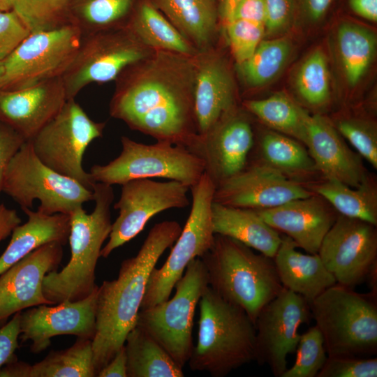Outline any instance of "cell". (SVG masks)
<instances>
[{"instance_id":"obj_1","label":"cell","mask_w":377,"mask_h":377,"mask_svg":"<svg viewBox=\"0 0 377 377\" xmlns=\"http://www.w3.org/2000/svg\"><path fill=\"white\" fill-rule=\"evenodd\" d=\"M169 53L121 72L110 114L157 141L188 148L198 135L193 100L196 71L187 56Z\"/></svg>"},{"instance_id":"obj_2","label":"cell","mask_w":377,"mask_h":377,"mask_svg":"<svg viewBox=\"0 0 377 377\" xmlns=\"http://www.w3.org/2000/svg\"><path fill=\"white\" fill-rule=\"evenodd\" d=\"M182 230L175 221L155 224L137 255L121 263L118 277L98 286L96 327L92 339L96 376L124 346L128 334L135 327L150 274Z\"/></svg>"},{"instance_id":"obj_3","label":"cell","mask_w":377,"mask_h":377,"mask_svg":"<svg viewBox=\"0 0 377 377\" xmlns=\"http://www.w3.org/2000/svg\"><path fill=\"white\" fill-rule=\"evenodd\" d=\"M200 258L208 286L242 309L254 324L262 309L283 288L273 258L231 237L215 234L211 248Z\"/></svg>"},{"instance_id":"obj_4","label":"cell","mask_w":377,"mask_h":377,"mask_svg":"<svg viewBox=\"0 0 377 377\" xmlns=\"http://www.w3.org/2000/svg\"><path fill=\"white\" fill-rule=\"evenodd\" d=\"M93 191L94 211L87 214L82 206L70 214L69 262L61 271L50 272L43 279V294L52 305L80 300L98 287L95 270L111 232L110 207L114 195L111 185L101 182L94 184Z\"/></svg>"},{"instance_id":"obj_5","label":"cell","mask_w":377,"mask_h":377,"mask_svg":"<svg viewBox=\"0 0 377 377\" xmlns=\"http://www.w3.org/2000/svg\"><path fill=\"white\" fill-rule=\"evenodd\" d=\"M198 303V340L188 361L191 369L224 377L255 360L256 327L247 313L209 286Z\"/></svg>"},{"instance_id":"obj_6","label":"cell","mask_w":377,"mask_h":377,"mask_svg":"<svg viewBox=\"0 0 377 377\" xmlns=\"http://www.w3.org/2000/svg\"><path fill=\"white\" fill-rule=\"evenodd\" d=\"M309 305L327 356L363 357L376 353V293H360L336 283Z\"/></svg>"},{"instance_id":"obj_7","label":"cell","mask_w":377,"mask_h":377,"mask_svg":"<svg viewBox=\"0 0 377 377\" xmlns=\"http://www.w3.org/2000/svg\"><path fill=\"white\" fill-rule=\"evenodd\" d=\"M2 191L22 207H33L45 214L70 215L84 202L94 200L93 190L45 165L35 154L31 142L25 141L6 169Z\"/></svg>"},{"instance_id":"obj_8","label":"cell","mask_w":377,"mask_h":377,"mask_svg":"<svg viewBox=\"0 0 377 377\" xmlns=\"http://www.w3.org/2000/svg\"><path fill=\"white\" fill-rule=\"evenodd\" d=\"M121 151L105 165H94L89 174L96 182L123 184L138 179L165 178L191 188L205 172L201 158L186 147L168 142L147 145L121 138Z\"/></svg>"},{"instance_id":"obj_9","label":"cell","mask_w":377,"mask_h":377,"mask_svg":"<svg viewBox=\"0 0 377 377\" xmlns=\"http://www.w3.org/2000/svg\"><path fill=\"white\" fill-rule=\"evenodd\" d=\"M207 286L206 268L202 259L195 258L175 284L172 299L138 312L135 326L154 339L182 368L193 349L195 310Z\"/></svg>"},{"instance_id":"obj_10","label":"cell","mask_w":377,"mask_h":377,"mask_svg":"<svg viewBox=\"0 0 377 377\" xmlns=\"http://www.w3.org/2000/svg\"><path fill=\"white\" fill-rule=\"evenodd\" d=\"M215 188L205 172L190 188L192 204L189 216L165 263L152 269L140 310L168 300L189 263L201 258L211 248L215 235L212 214Z\"/></svg>"},{"instance_id":"obj_11","label":"cell","mask_w":377,"mask_h":377,"mask_svg":"<svg viewBox=\"0 0 377 377\" xmlns=\"http://www.w3.org/2000/svg\"><path fill=\"white\" fill-rule=\"evenodd\" d=\"M82 33L73 24L31 32L1 61L0 91H15L61 77L73 61Z\"/></svg>"},{"instance_id":"obj_12","label":"cell","mask_w":377,"mask_h":377,"mask_svg":"<svg viewBox=\"0 0 377 377\" xmlns=\"http://www.w3.org/2000/svg\"><path fill=\"white\" fill-rule=\"evenodd\" d=\"M105 126L91 119L75 98L68 99L30 141L45 165L93 190L96 182L84 170L82 158L89 144L102 137Z\"/></svg>"},{"instance_id":"obj_13","label":"cell","mask_w":377,"mask_h":377,"mask_svg":"<svg viewBox=\"0 0 377 377\" xmlns=\"http://www.w3.org/2000/svg\"><path fill=\"white\" fill-rule=\"evenodd\" d=\"M128 27L82 34L76 55L61 77L67 99L91 83L116 80L128 66L145 60L147 50Z\"/></svg>"},{"instance_id":"obj_14","label":"cell","mask_w":377,"mask_h":377,"mask_svg":"<svg viewBox=\"0 0 377 377\" xmlns=\"http://www.w3.org/2000/svg\"><path fill=\"white\" fill-rule=\"evenodd\" d=\"M189 189L175 180L138 179L121 184L120 197L114 205L119 215L112 224L109 239L101 249V257L108 258L114 249L133 239L156 214L170 209L186 207L190 203L187 196Z\"/></svg>"},{"instance_id":"obj_15","label":"cell","mask_w":377,"mask_h":377,"mask_svg":"<svg viewBox=\"0 0 377 377\" xmlns=\"http://www.w3.org/2000/svg\"><path fill=\"white\" fill-rule=\"evenodd\" d=\"M311 317L309 303L285 288L259 313L256 323V357L267 364L273 375L281 377L287 369V357L297 348L300 327Z\"/></svg>"},{"instance_id":"obj_16","label":"cell","mask_w":377,"mask_h":377,"mask_svg":"<svg viewBox=\"0 0 377 377\" xmlns=\"http://www.w3.org/2000/svg\"><path fill=\"white\" fill-rule=\"evenodd\" d=\"M318 254L337 284L353 288L377 268L376 226L339 214Z\"/></svg>"},{"instance_id":"obj_17","label":"cell","mask_w":377,"mask_h":377,"mask_svg":"<svg viewBox=\"0 0 377 377\" xmlns=\"http://www.w3.org/2000/svg\"><path fill=\"white\" fill-rule=\"evenodd\" d=\"M313 193L306 185L253 161H248L241 172L216 186L214 202L230 207L261 210Z\"/></svg>"},{"instance_id":"obj_18","label":"cell","mask_w":377,"mask_h":377,"mask_svg":"<svg viewBox=\"0 0 377 377\" xmlns=\"http://www.w3.org/2000/svg\"><path fill=\"white\" fill-rule=\"evenodd\" d=\"M253 145L251 123L236 108L187 149L202 159L204 172L216 186L246 167Z\"/></svg>"},{"instance_id":"obj_19","label":"cell","mask_w":377,"mask_h":377,"mask_svg":"<svg viewBox=\"0 0 377 377\" xmlns=\"http://www.w3.org/2000/svg\"><path fill=\"white\" fill-rule=\"evenodd\" d=\"M98 287L89 296L77 301H64L54 306L40 304L22 313V343L30 341V350L40 353L51 344V338L75 335L93 339L96 333Z\"/></svg>"},{"instance_id":"obj_20","label":"cell","mask_w":377,"mask_h":377,"mask_svg":"<svg viewBox=\"0 0 377 377\" xmlns=\"http://www.w3.org/2000/svg\"><path fill=\"white\" fill-rule=\"evenodd\" d=\"M63 258V245L46 243L34 249L0 274V327L23 309L52 305L43 292V281L57 270Z\"/></svg>"},{"instance_id":"obj_21","label":"cell","mask_w":377,"mask_h":377,"mask_svg":"<svg viewBox=\"0 0 377 377\" xmlns=\"http://www.w3.org/2000/svg\"><path fill=\"white\" fill-rule=\"evenodd\" d=\"M61 77L15 91H0V121L31 140L67 101Z\"/></svg>"},{"instance_id":"obj_22","label":"cell","mask_w":377,"mask_h":377,"mask_svg":"<svg viewBox=\"0 0 377 377\" xmlns=\"http://www.w3.org/2000/svg\"><path fill=\"white\" fill-rule=\"evenodd\" d=\"M306 127L305 146L321 177L358 186L369 174L362 158L348 146L331 120L308 113Z\"/></svg>"},{"instance_id":"obj_23","label":"cell","mask_w":377,"mask_h":377,"mask_svg":"<svg viewBox=\"0 0 377 377\" xmlns=\"http://www.w3.org/2000/svg\"><path fill=\"white\" fill-rule=\"evenodd\" d=\"M255 211L272 228L311 254L318 253L339 215L326 200L314 193L273 208Z\"/></svg>"},{"instance_id":"obj_24","label":"cell","mask_w":377,"mask_h":377,"mask_svg":"<svg viewBox=\"0 0 377 377\" xmlns=\"http://www.w3.org/2000/svg\"><path fill=\"white\" fill-rule=\"evenodd\" d=\"M194 111L198 135H204L237 108L232 79L216 58L203 61L195 73Z\"/></svg>"},{"instance_id":"obj_25","label":"cell","mask_w":377,"mask_h":377,"mask_svg":"<svg viewBox=\"0 0 377 377\" xmlns=\"http://www.w3.org/2000/svg\"><path fill=\"white\" fill-rule=\"evenodd\" d=\"M297 247L291 238L281 235L273 260L283 287L310 303L337 281L318 253L304 254Z\"/></svg>"},{"instance_id":"obj_26","label":"cell","mask_w":377,"mask_h":377,"mask_svg":"<svg viewBox=\"0 0 377 377\" xmlns=\"http://www.w3.org/2000/svg\"><path fill=\"white\" fill-rule=\"evenodd\" d=\"M22 209L28 220L13 230L10 243L0 256V274L43 244L57 242L64 245L68 240L70 215H48L28 207Z\"/></svg>"},{"instance_id":"obj_27","label":"cell","mask_w":377,"mask_h":377,"mask_svg":"<svg viewBox=\"0 0 377 377\" xmlns=\"http://www.w3.org/2000/svg\"><path fill=\"white\" fill-rule=\"evenodd\" d=\"M212 214L214 234L231 237L267 257H274L281 235L256 211L213 202Z\"/></svg>"},{"instance_id":"obj_28","label":"cell","mask_w":377,"mask_h":377,"mask_svg":"<svg viewBox=\"0 0 377 377\" xmlns=\"http://www.w3.org/2000/svg\"><path fill=\"white\" fill-rule=\"evenodd\" d=\"M92 340L78 338L71 347L51 351L31 365L17 358L0 369V377H94Z\"/></svg>"},{"instance_id":"obj_29","label":"cell","mask_w":377,"mask_h":377,"mask_svg":"<svg viewBox=\"0 0 377 377\" xmlns=\"http://www.w3.org/2000/svg\"><path fill=\"white\" fill-rule=\"evenodd\" d=\"M258 154V158L255 161L307 187L323 179L306 146L286 135L266 131L259 139Z\"/></svg>"},{"instance_id":"obj_30","label":"cell","mask_w":377,"mask_h":377,"mask_svg":"<svg viewBox=\"0 0 377 377\" xmlns=\"http://www.w3.org/2000/svg\"><path fill=\"white\" fill-rule=\"evenodd\" d=\"M308 188L325 200L341 215L377 225V183L368 174L357 187L322 179Z\"/></svg>"},{"instance_id":"obj_31","label":"cell","mask_w":377,"mask_h":377,"mask_svg":"<svg viewBox=\"0 0 377 377\" xmlns=\"http://www.w3.org/2000/svg\"><path fill=\"white\" fill-rule=\"evenodd\" d=\"M127 377H183L181 367L149 334L135 326L125 343Z\"/></svg>"},{"instance_id":"obj_32","label":"cell","mask_w":377,"mask_h":377,"mask_svg":"<svg viewBox=\"0 0 377 377\" xmlns=\"http://www.w3.org/2000/svg\"><path fill=\"white\" fill-rule=\"evenodd\" d=\"M154 1L186 39L199 45L209 41L216 23V10L212 0Z\"/></svg>"},{"instance_id":"obj_33","label":"cell","mask_w":377,"mask_h":377,"mask_svg":"<svg viewBox=\"0 0 377 377\" xmlns=\"http://www.w3.org/2000/svg\"><path fill=\"white\" fill-rule=\"evenodd\" d=\"M243 106L271 130L305 145L306 119L309 112L286 95L276 94L264 99L246 100Z\"/></svg>"},{"instance_id":"obj_34","label":"cell","mask_w":377,"mask_h":377,"mask_svg":"<svg viewBox=\"0 0 377 377\" xmlns=\"http://www.w3.org/2000/svg\"><path fill=\"white\" fill-rule=\"evenodd\" d=\"M127 27L145 46L149 45L187 57L193 52L188 40L148 3L140 6Z\"/></svg>"},{"instance_id":"obj_35","label":"cell","mask_w":377,"mask_h":377,"mask_svg":"<svg viewBox=\"0 0 377 377\" xmlns=\"http://www.w3.org/2000/svg\"><path fill=\"white\" fill-rule=\"evenodd\" d=\"M337 45L347 82L355 86L371 64L376 49V36L366 27L343 22L338 28Z\"/></svg>"},{"instance_id":"obj_36","label":"cell","mask_w":377,"mask_h":377,"mask_svg":"<svg viewBox=\"0 0 377 377\" xmlns=\"http://www.w3.org/2000/svg\"><path fill=\"white\" fill-rule=\"evenodd\" d=\"M134 0H68L71 24L82 34L123 27L120 22L128 14Z\"/></svg>"},{"instance_id":"obj_37","label":"cell","mask_w":377,"mask_h":377,"mask_svg":"<svg viewBox=\"0 0 377 377\" xmlns=\"http://www.w3.org/2000/svg\"><path fill=\"white\" fill-rule=\"evenodd\" d=\"M291 50L290 40L284 37L261 40L253 54L239 64L244 80L253 87L267 84L283 69Z\"/></svg>"},{"instance_id":"obj_38","label":"cell","mask_w":377,"mask_h":377,"mask_svg":"<svg viewBox=\"0 0 377 377\" xmlns=\"http://www.w3.org/2000/svg\"><path fill=\"white\" fill-rule=\"evenodd\" d=\"M297 93L309 107L325 106L330 99V77L325 54L314 50L300 67L295 79Z\"/></svg>"},{"instance_id":"obj_39","label":"cell","mask_w":377,"mask_h":377,"mask_svg":"<svg viewBox=\"0 0 377 377\" xmlns=\"http://www.w3.org/2000/svg\"><path fill=\"white\" fill-rule=\"evenodd\" d=\"M12 10L31 32L71 24L68 0H10Z\"/></svg>"},{"instance_id":"obj_40","label":"cell","mask_w":377,"mask_h":377,"mask_svg":"<svg viewBox=\"0 0 377 377\" xmlns=\"http://www.w3.org/2000/svg\"><path fill=\"white\" fill-rule=\"evenodd\" d=\"M296 352L293 365L281 377H316L327 356L323 335L316 325L300 335Z\"/></svg>"},{"instance_id":"obj_41","label":"cell","mask_w":377,"mask_h":377,"mask_svg":"<svg viewBox=\"0 0 377 377\" xmlns=\"http://www.w3.org/2000/svg\"><path fill=\"white\" fill-rule=\"evenodd\" d=\"M361 157L377 168V129L374 122L359 117H345L332 122Z\"/></svg>"},{"instance_id":"obj_42","label":"cell","mask_w":377,"mask_h":377,"mask_svg":"<svg viewBox=\"0 0 377 377\" xmlns=\"http://www.w3.org/2000/svg\"><path fill=\"white\" fill-rule=\"evenodd\" d=\"M226 24L232 53L237 64H241L253 54L262 40L265 25L243 20Z\"/></svg>"},{"instance_id":"obj_43","label":"cell","mask_w":377,"mask_h":377,"mask_svg":"<svg viewBox=\"0 0 377 377\" xmlns=\"http://www.w3.org/2000/svg\"><path fill=\"white\" fill-rule=\"evenodd\" d=\"M377 358L327 356L316 377H376Z\"/></svg>"},{"instance_id":"obj_44","label":"cell","mask_w":377,"mask_h":377,"mask_svg":"<svg viewBox=\"0 0 377 377\" xmlns=\"http://www.w3.org/2000/svg\"><path fill=\"white\" fill-rule=\"evenodd\" d=\"M30 33L14 10L0 11V62L6 59Z\"/></svg>"},{"instance_id":"obj_45","label":"cell","mask_w":377,"mask_h":377,"mask_svg":"<svg viewBox=\"0 0 377 377\" xmlns=\"http://www.w3.org/2000/svg\"><path fill=\"white\" fill-rule=\"evenodd\" d=\"M265 33L275 36L285 32L295 15L296 0H265Z\"/></svg>"},{"instance_id":"obj_46","label":"cell","mask_w":377,"mask_h":377,"mask_svg":"<svg viewBox=\"0 0 377 377\" xmlns=\"http://www.w3.org/2000/svg\"><path fill=\"white\" fill-rule=\"evenodd\" d=\"M20 316L17 312L6 323L0 327V369L17 358L15 352L19 348Z\"/></svg>"},{"instance_id":"obj_47","label":"cell","mask_w":377,"mask_h":377,"mask_svg":"<svg viewBox=\"0 0 377 377\" xmlns=\"http://www.w3.org/2000/svg\"><path fill=\"white\" fill-rule=\"evenodd\" d=\"M25 141L11 127L0 121V193L8 164Z\"/></svg>"},{"instance_id":"obj_48","label":"cell","mask_w":377,"mask_h":377,"mask_svg":"<svg viewBox=\"0 0 377 377\" xmlns=\"http://www.w3.org/2000/svg\"><path fill=\"white\" fill-rule=\"evenodd\" d=\"M265 0H239L234 9L230 22L243 20L265 25Z\"/></svg>"},{"instance_id":"obj_49","label":"cell","mask_w":377,"mask_h":377,"mask_svg":"<svg viewBox=\"0 0 377 377\" xmlns=\"http://www.w3.org/2000/svg\"><path fill=\"white\" fill-rule=\"evenodd\" d=\"M98 377H127L126 355L124 346L97 374Z\"/></svg>"},{"instance_id":"obj_50","label":"cell","mask_w":377,"mask_h":377,"mask_svg":"<svg viewBox=\"0 0 377 377\" xmlns=\"http://www.w3.org/2000/svg\"><path fill=\"white\" fill-rule=\"evenodd\" d=\"M21 222L15 209H8L3 204H0V242L12 234Z\"/></svg>"},{"instance_id":"obj_51","label":"cell","mask_w":377,"mask_h":377,"mask_svg":"<svg viewBox=\"0 0 377 377\" xmlns=\"http://www.w3.org/2000/svg\"><path fill=\"white\" fill-rule=\"evenodd\" d=\"M333 0H301L306 16L313 22L320 20L329 10Z\"/></svg>"},{"instance_id":"obj_52","label":"cell","mask_w":377,"mask_h":377,"mask_svg":"<svg viewBox=\"0 0 377 377\" xmlns=\"http://www.w3.org/2000/svg\"><path fill=\"white\" fill-rule=\"evenodd\" d=\"M351 10L357 15L371 22L377 21V0H349Z\"/></svg>"},{"instance_id":"obj_53","label":"cell","mask_w":377,"mask_h":377,"mask_svg":"<svg viewBox=\"0 0 377 377\" xmlns=\"http://www.w3.org/2000/svg\"><path fill=\"white\" fill-rule=\"evenodd\" d=\"M239 0H221L220 15L226 24L230 22L234 9Z\"/></svg>"},{"instance_id":"obj_54","label":"cell","mask_w":377,"mask_h":377,"mask_svg":"<svg viewBox=\"0 0 377 377\" xmlns=\"http://www.w3.org/2000/svg\"><path fill=\"white\" fill-rule=\"evenodd\" d=\"M12 10L10 0H0V11Z\"/></svg>"},{"instance_id":"obj_55","label":"cell","mask_w":377,"mask_h":377,"mask_svg":"<svg viewBox=\"0 0 377 377\" xmlns=\"http://www.w3.org/2000/svg\"><path fill=\"white\" fill-rule=\"evenodd\" d=\"M1 71H2L1 65V62H0V77H1Z\"/></svg>"}]
</instances>
